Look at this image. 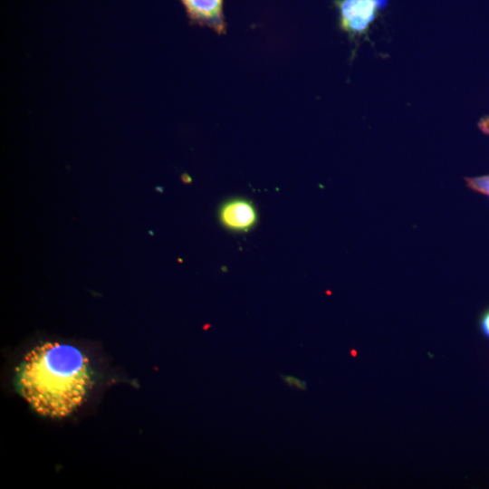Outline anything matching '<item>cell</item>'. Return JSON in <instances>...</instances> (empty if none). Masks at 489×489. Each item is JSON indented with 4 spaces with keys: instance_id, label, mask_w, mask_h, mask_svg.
Here are the masks:
<instances>
[{
    "instance_id": "6da1fadb",
    "label": "cell",
    "mask_w": 489,
    "mask_h": 489,
    "mask_svg": "<svg viewBox=\"0 0 489 489\" xmlns=\"http://www.w3.org/2000/svg\"><path fill=\"white\" fill-rule=\"evenodd\" d=\"M17 379L20 393L36 412L65 417L81 405L90 388L89 360L75 347L46 342L27 353Z\"/></svg>"
},
{
    "instance_id": "7a4b0ae2",
    "label": "cell",
    "mask_w": 489,
    "mask_h": 489,
    "mask_svg": "<svg viewBox=\"0 0 489 489\" xmlns=\"http://www.w3.org/2000/svg\"><path fill=\"white\" fill-rule=\"evenodd\" d=\"M388 0H335L340 28L350 37L367 34Z\"/></svg>"
},
{
    "instance_id": "3957f363",
    "label": "cell",
    "mask_w": 489,
    "mask_h": 489,
    "mask_svg": "<svg viewBox=\"0 0 489 489\" xmlns=\"http://www.w3.org/2000/svg\"><path fill=\"white\" fill-rule=\"evenodd\" d=\"M218 218L225 229L245 233L254 227L258 214L252 201L244 197H233L222 203L218 209Z\"/></svg>"
},
{
    "instance_id": "277c9868",
    "label": "cell",
    "mask_w": 489,
    "mask_h": 489,
    "mask_svg": "<svg viewBox=\"0 0 489 489\" xmlns=\"http://www.w3.org/2000/svg\"><path fill=\"white\" fill-rule=\"evenodd\" d=\"M188 17L199 25L206 26L217 34L225 33L223 0H180Z\"/></svg>"
},
{
    "instance_id": "5b68a950",
    "label": "cell",
    "mask_w": 489,
    "mask_h": 489,
    "mask_svg": "<svg viewBox=\"0 0 489 489\" xmlns=\"http://www.w3.org/2000/svg\"><path fill=\"white\" fill-rule=\"evenodd\" d=\"M466 186L472 190L485 195L489 197V175L467 177L465 178Z\"/></svg>"
},
{
    "instance_id": "8992f818",
    "label": "cell",
    "mask_w": 489,
    "mask_h": 489,
    "mask_svg": "<svg viewBox=\"0 0 489 489\" xmlns=\"http://www.w3.org/2000/svg\"><path fill=\"white\" fill-rule=\"evenodd\" d=\"M280 377L289 387H295L301 390H306L307 388L306 382L296 377L283 374H281Z\"/></svg>"
},
{
    "instance_id": "52a82bcc",
    "label": "cell",
    "mask_w": 489,
    "mask_h": 489,
    "mask_svg": "<svg viewBox=\"0 0 489 489\" xmlns=\"http://www.w3.org/2000/svg\"><path fill=\"white\" fill-rule=\"evenodd\" d=\"M479 329L482 334L489 340V308L484 310L479 318Z\"/></svg>"
},
{
    "instance_id": "ba28073f",
    "label": "cell",
    "mask_w": 489,
    "mask_h": 489,
    "mask_svg": "<svg viewBox=\"0 0 489 489\" xmlns=\"http://www.w3.org/2000/svg\"><path fill=\"white\" fill-rule=\"evenodd\" d=\"M478 127L484 134L489 135V116L482 119L478 123Z\"/></svg>"
}]
</instances>
